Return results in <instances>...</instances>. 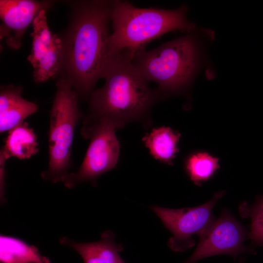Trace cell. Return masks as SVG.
Instances as JSON below:
<instances>
[{
    "label": "cell",
    "instance_id": "obj_19",
    "mask_svg": "<svg viewBox=\"0 0 263 263\" xmlns=\"http://www.w3.org/2000/svg\"><path fill=\"white\" fill-rule=\"evenodd\" d=\"M125 263L124 262H121V263Z\"/></svg>",
    "mask_w": 263,
    "mask_h": 263
},
{
    "label": "cell",
    "instance_id": "obj_6",
    "mask_svg": "<svg viewBox=\"0 0 263 263\" xmlns=\"http://www.w3.org/2000/svg\"><path fill=\"white\" fill-rule=\"evenodd\" d=\"M117 128L109 122L83 123L81 134L90 140V144L78 169L66 176L63 182L66 187L72 188L86 181L95 183L99 176L115 167L120 153Z\"/></svg>",
    "mask_w": 263,
    "mask_h": 263
},
{
    "label": "cell",
    "instance_id": "obj_18",
    "mask_svg": "<svg viewBox=\"0 0 263 263\" xmlns=\"http://www.w3.org/2000/svg\"><path fill=\"white\" fill-rule=\"evenodd\" d=\"M7 159L0 154V193L1 201L4 199L5 188V164Z\"/></svg>",
    "mask_w": 263,
    "mask_h": 263
},
{
    "label": "cell",
    "instance_id": "obj_4",
    "mask_svg": "<svg viewBox=\"0 0 263 263\" xmlns=\"http://www.w3.org/2000/svg\"><path fill=\"white\" fill-rule=\"evenodd\" d=\"M190 34L149 51L136 52L132 61L144 78L158 85L161 97L186 91L191 84L198 62V50Z\"/></svg>",
    "mask_w": 263,
    "mask_h": 263
},
{
    "label": "cell",
    "instance_id": "obj_2",
    "mask_svg": "<svg viewBox=\"0 0 263 263\" xmlns=\"http://www.w3.org/2000/svg\"><path fill=\"white\" fill-rule=\"evenodd\" d=\"M132 60L124 52L113 56L102 76L104 85L89 97L90 113L83 122L106 121L119 128L148 120L150 108L162 97L156 89L150 88Z\"/></svg>",
    "mask_w": 263,
    "mask_h": 263
},
{
    "label": "cell",
    "instance_id": "obj_5",
    "mask_svg": "<svg viewBox=\"0 0 263 263\" xmlns=\"http://www.w3.org/2000/svg\"><path fill=\"white\" fill-rule=\"evenodd\" d=\"M50 111L49 162L42 179L53 183L63 182L71 167V151L75 127L82 117L78 96L71 82L62 75Z\"/></svg>",
    "mask_w": 263,
    "mask_h": 263
},
{
    "label": "cell",
    "instance_id": "obj_13",
    "mask_svg": "<svg viewBox=\"0 0 263 263\" xmlns=\"http://www.w3.org/2000/svg\"><path fill=\"white\" fill-rule=\"evenodd\" d=\"M181 134L169 127L154 128L142 138L152 157L162 163L173 165V160L179 152L178 148Z\"/></svg>",
    "mask_w": 263,
    "mask_h": 263
},
{
    "label": "cell",
    "instance_id": "obj_17",
    "mask_svg": "<svg viewBox=\"0 0 263 263\" xmlns=\"http://www.w3.org/2000/svg\"><path fill=\"white\" fill-rule=\"evenodd\" d=\"M242 215L251 219L248 238L252 245L263 246V196L252 205L244 203L240 208Z\"/></svg>",
    "mask_w": 263,
    "mask_h": 263
},
{
    "label": "cell",
    "instance_id": "obj_1",
    "mask_svg": "<svg viewBox=\"0 0 263 263\" xmlns=\"http://www.w3.org/2000/svg\"><path fill=\"white\" fill-rule=\"evenodd\" d=\"M113 3V0L76 2L68 29L61 38L62 75L78 97H90L113 56L109 29Z\"/></svg>",
    "mask_w": 263,
    "mask_h": 263
},
{
    "label": "cell",
    "instance_id": "obj_16",
    "mask_svg": "<svg viewBox=\"0 0 263 263\" xmlns=\"http://www.w3.org/2000/svg\"><path fill=\"white\" fill-rule=\"evenodd\" d=\"M184 166L187 174L197 186L210 179L220 167L219 159L206 152L190 154L186 159Z\"/></svg>",
    "mask_w": 263,
    "mask_h": 263
},
{
    "label": "cell",
    "instance_id": "obj_15",
    "mask_svg": "<svg viewBox=\"0 0 263 263\" xmlns=\"http://www.w3.org/2000/svg\"><path fill=\"white\" fill-rule=\"evenodd\" d=\"M1 263H50L37 247L12 236H0Z\"/></svg>",
    "mask_w": 263,
    "mask_h": 263
},
{
    "label": "cell",
    "instance_id": "obj_7",
    "mask_svg": "<svg viewBox=\"0 0 263 263\" xmlns=\"http://www.w3.org/2000/svg\"><path fill=\"white\" fill-rule=\"evenodd\" d=\"M224 194V191L218 192L210 201L195 207L171 209L157 206L150 207L172 234L168 242L171 250L183 252L195 244L193 236H199L214 221L213 208Z\"/></svg>",
    "mask_w": 263,
    "mask_h": 263
},
{
    "label": "cell",
    "instance_id": "obj_12",
    "mask_svg": "<svg viewBox=\"0 0 263 263\" xmlns=\"http://www.w3.org/2000/svg\"><path fill=\"white\" fill-rule=\"evenodd\" d=\"M115 235L111 230L101 234L100 240L81 243L64 237L60 243L75 249L81 257L84 263H119L123 262L120 253L123 246L116 243Z\"/></svg>",
    "mask_w": 263,
    "mask_h": 263
},
{
    "label": "cell",
    "instance_id": "obj_3",
    "mask_svg": "<svg viewBox=\"0 0 263 263\" xmlns=\"http://www.w3.org/2000/svg\"><path fill=\"white\" fill-rule=\"evenodd\" d=\"M187 12L186 5L174 10L140 8L127 1L113 0V32L110 37L112 55L125 52L133 57L148 43L167 33H190L195 25L187 19Z\"/></svg>",
    "mask_w": 263,
    "mask_h": 263
},
{
    "label": "cell",
    "instance_id": "obj_14",
    "mask_svg": "<svg viewBox=\"0 0 263 263\" xmlns=\"http://www.w3.org/2000/svg\"><path fill=\"white\" fill-rule=\"evenodd\" d=\"M37 136L27 122H23L8 132L0 154L8 160L15 157L20 160L30 158L38 151Z\"/></svg>",
    "mask_w": 263,
    "mask_h": 263
},
{
    "label": "cell",
    "instance_id": "obj_10",
    "mask_svg": "<svg viewBox=\"0 0 263 263\" xmlns=\"http://www.w3.org/2000/svg\"><path fill=\"white\" fill-rule=\"evenodd\" d=\"M51 5L48 1L33 0H0V40L8 47L19 49L25 30L42 10Z\"/></svg>",
    "mask_w": 263,
    "mask_h": 263
},
{
    "label": "cell",
    "instance_id": "obj_8",
    "mask_svg": "<svg viewBox=\"0 0 263 263\" xmlns=\"http://www.w3.org/2000/svg\"><path fill=\"white\" fill-rule=\"evenodd\" d=\"M248 238L244 226L227 209H223L218 219L199 236V243L184 263H196L213 256L226 254L235 259L242 253L256 254L244 242Z\"/></svg>",
    "mask_w": 263,
    "mask_h": 263
},
{
    "label": "cell",
    "instance_id": "obj_9",
    "mask_svg": "<svg viewBox=\"0 0 263 263\" xmlns=\"http://www.w3.org/2000/svg\"><path fill=\"white\" fill-rule=\"evenodd\" d=\"M46 11L41 10L32 23V49L27 58L32 66L33 78L37 84L57 75L61 71L63 64L62 39L50 30Z\"/></svg>",
    "mask_w": 263,
    "mask_h": 263
},
{
    "label": "cell",
    "instance_id": "obj_11",
    "mask_svg": "<svg viewBox=\"0 0 263 263\" xmlns=\"http://www.w3.org/2000/svg\"><path fill=\"white\" fill-rule=\"evenodd\" d=\"M22 91L21 86L13 84L0 87V133L9 132L23 123L24 119L38 111L37 104L21 96Z\"/></svg>",
    "mask_w": 263,
    "mask_h": 263
}]
</instances>
